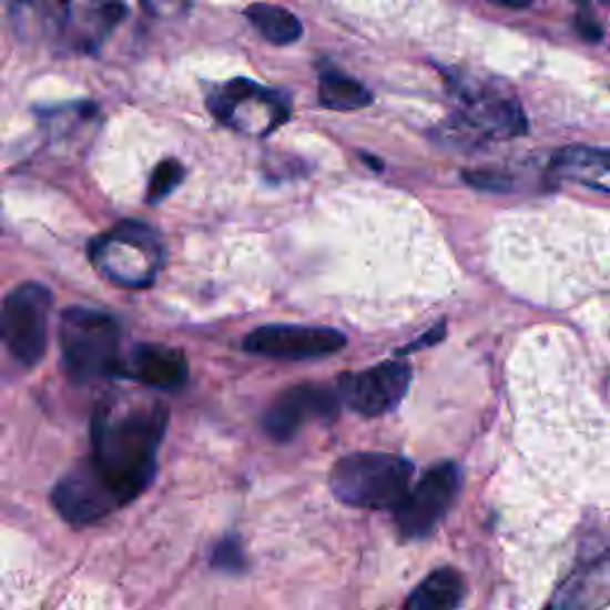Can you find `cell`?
Wrapping results in <instances>:
<instances>
[{"mask_svg":"<svg viewBox=\"0 0 610 610\" xmlns=\"http://www.w3.org/2000/svg\"><path fill=\"white\" fill-rule=\"evenodd\" d=\"M53 296L43 284L27 282L12 288L0 311V336L22 365L41 363L48 342V315Z\"/></svg>","mask_w":610,"mask_h":610,"instance_id":"4","label":"cell"},{"mask_svg":"<svg viewBox=\"0 0 610 610\" xmlns=\"http://www.w3.org/2000/svg\"><path fill=\"white\" fill-rule=\"evenodd\" d=\"M365 160H367V165H373V167H377V170H382V165H379V160L377 157H370V155H363Z\"/></svg>","mask_w":610,"mask_h":610,"instance_id":"24","label":"cell"},{"mask_svg":"<svg viewBox=\"0 0 610 610\" xmlns=\"http://www.w3.org/2000/svg\"><path fill=\"white\" fill-rule=\"evenodd\" d=\"M413 462L392 454H350L332 468L329 487L350 508L396 510L406 499Z\"/></svg>","mask_w":610,"mask_h":610,"instance_id":"2","label":"cell"},{"mask_svg":"<svg viewBox=\"0 0 610 610\" xmlns=\"http://www.w3.org/2000/svg\"><path fill=\"white\" fill-rule=\"evenodd\" d=\"M93 265L122 286H146L155 275L157 241L141 222H122L91 246Z\"/></svg>","mask_w":610,"mask_h":610,"instance_id":"5","label":"cell"},{"mask_svg":"<svg viewBox=\"0 0 610 610\" xmlns=\"http://www.w3.org/2000/svg\"><path fill=\"white\" fill-rule=\"evenodd\" d=\"M319 103L334 110H360L373 103V93L356 79L327 72L319 79Z\"/></svg>","mask_w":610,"mask_h":610,"instance_id":"17","label":"cell"},{"mask_svg":"<svg viewBox=\"0 0 610 610\" xmlns=\"http://www.w3.org/2000/svg\"><path fill=\"white\" fill-rule=\"evenodd\" d=\"M460 481L462 475L458 465L441 462L437 468H431L413 489H408L406 499L394 510L400 537L415 541L435 532L448 508L454 506Z\"/></svg>","mask_w":610,"mask_h":610,"instance_id":"6","label":"cell"},{"mask_svg":"<svg viewBox=\"0 0 610 610\" xmlns=\"http://www.w3.org/2000/svg\"><path fill=\"white\" fill-rule=\"evenodd\" d=\"M496 3H504L510 8H525V6H529V0H496Z\"/></svg>","mask_w":610,"mask_h":610,"instance_id":"23","label":"cell"},{"mask_svg":"<svg viewBox=\"0 0 610 610\" xmlns=\"http://www.w3.org/2000/svg\"><path fill=\"white\" fill-rule=\"evenodd\" d=\"M211 563H213V568L224 570V572H241V570H246V556H244V549H241L238 539L236 537L222 539L215 546Z\"/></svg>","mask_w":610,"mask_h":610,"instance_id":"19","label":"cell"},{"mask_svg":"<svg viewBox=\"0 0 610 610\" xmlns=\"http://www.w3.org/2000/svg\"><path fill=\"white\" fill-rule=\"evenodd\" d=\"M246 18L270 43H275V45H292L303 37L301 20L294 12H288L282 6L255 3L246 10Z\"/></svg>","mask_w":610,"mask_h":610,"instance_id":"16","label":"cell"},{"mask_svg":"<svg viewBox=\"0 0 610 610\" xmlns=\"http://www.w3.org/2000/svg\"><path fill=\"white\" fill-rule=\"evenodd\" d=\"M575 27H577V34L589 43H599L603 39V27L593 20L591 14H577Z\"/></svg>","mask_w":610,"mask_h":610,"instance_id":"21","label":"cell"},{"mask_svg":"<svg viewBox=\"0 0 610 610\" xmlns=\"http://www.w3.org/2000/svg\"><path fill=\"white\" fill-rule=\"evenodd\" d=\"M610 606V556L589 560L570 572L549 603V610H606Z\"/></svg>","mask_w":610,"mask_h":610,"instance_id":"13","label":"cell"},{"mask_svg":"<svg viewBox=\"0 0 610 610\" xmlns=\"http://www.w3.org/2000/svg\"><path fill=\"white\" fill-rule=\"evenodd\" d=\"M553 170L584 186L610 191V151L568 146L553 155Z\"/></svg>","mask_w":610,"mask_h":610,"instance_id":"15","label":"cell"},{"mask_svg":"<svg viewBox=\"0 0 610 610\" xmlns=\"http://www.w3.org/2000/svg\"><path fill=\"white\" fill-rule=\"evenodd\" d=\"M53 506L70 525H93L122 508V499L95 470L91 458L77 462L53 489Z\"/></svg>","mask_w":610,"mask_h":610,"instance_id":"7","label":"cell"},{"mask_svg":"<svg viewBox=\"0 0 610 610\" xmlns=\"http://www.w3.org/2000/svg\"><path fill=\"white\" fill-rule=\"evenodd\" d=\"M410 387V365L400 360L382 363L365 373L339 377V398L365 417H379L394 410Z\"/></svg>","mask_w":610,"mask_h":610,"instance_id":"9","label":"cell"},{"mask_svg":"<svg viewBox=\"0 0 610 610\" xmlns=\"http://www.w3.org/2000/svg\"><path fill=\"white\" fill-rule=\"evenodd\" d=\"M182 180H184V167L176 163V160H163V163H160L151 174L146 201L160 203L182 184Z\"/></svg>","mask_w":610,"mask_h":610,"instance_id":"18","label":"cell"},{"mask_svg":"<svg viewBox=\"0 0 610 610\" xmlns=\"http://www.w3.org/2000/svg\"><path fill=\"white\" fill-rule=\"evenodd\" d=\"M0 339H3V336H0Z\"/></svg>","mask_w":610,"mask_h":610,"instance_id":"25","label":"cell"},{"mask_svg":"<svg viewBox=\"0 0 610 610\" xmlns=\"http://www.w3.org/2000/svg\"><path fill=\"white\" fill-rule=\"evenodd\" d=\"M60 350L70 377L89 384L120 370V325L115 317L89 308L60 315Z\"/></svg>","mask_w":610,"mask_h":610,"instance_id":"3","label":"cell"},{"mask_svg":"<svg viewBox=\"0 0 610 610\" xmlns=\"http://www.w3.org/2000/svg\"><path fill=\"white\" fill-rule=\"evenodd\" d=\"M120 373L134 377L141 384H149L153 389L174 392L182 389L189 379V363L182 350L160 346V344H141L132 350L130 360L120 365Z\"/></svg>","mask_w":610,"mask_h":610,"instance_id":"12","label":"cell"},{"mask_svg":"<svg viewBox=\"0 0 610 610\" xmlns=\"http://www.w3.org/2000/svg\"><path fill=\"white\" fill-rule=\"evenodd\" d=\"M339 415V396L325 387L301 384L284 392L263 415V429L275 441H292L303 425L317 420H334Z\"/></svg>","mask_w":610,"mask_h":610,"instance_id":"10","label":"cell"},{"mask_svg":"<svg viewBox=\"0 0 610 610\" xmlns=\"http://www.w3.org/2000/svg\"><path fill=\"white\" fill-rule=\"evenodd\" d=\"M444 332H446V327H444V323H439L435 329H429V332H425L423 336H420V339H417V342H413L410 346H406V348H400V353H410V350H417V348H425V346H435V344H439L441 339H444Z\"/></svg>","mask_w":610,"mask_h":610,"instance_id":"22","label":"cell"},{"mask_svg":"<svg viewBox=\"0 0 610 610\" xmlns=\"http://www.w3.org/2000/svg\"><path fill=\"white\" fill-rule=\"evenodd\" d=\"M460 130L465 134H479L487 139H510L527 132V118L520 105L501 95L479 93L462 99Z\"/></svg>","mask_w":610,"mask_h":610,"instance_id":"11","label":"cell"},{"mask_svg":"<svg viewBox=\"0 0 610 610\" xmlns=\"http://www.w3.org/2000/svg\"><path fill=\"white\" fill-rule=\"evenodd\" d=\"M167 410L163 406L110 415H93L91 462L122 504L134 501L155 477L157 448L165 437Z\"/></svg>","mask_w":610,"mask_h":610,"instance_id":"1","label":"cell"},{"mask_svg":"<svg viewBox=\"0 0 610 610\" xmlns=\"http://www.w3.org/2000/svg\"><path fill=\"white\" fill-rule=\"evenodd\" d=\"M346 346V336L329 327H301V325H267L253 329L244 348L253 356L279 360H311L339 353Z\"/></svg>","mask_w":610,"mask_h":610,"instance_id":"8","label":"cell"},{"mask_svg":"<svg viewBox=\"0 0 610 610\" xmlns=\"http://www.w3.org/2000/svg\"><path fill=\"white\" fill-rule=\"evenodd\" d=\"M462 182L479 189V191H489V194H504V191L512 189L510 176L501 174V172H491V170H470L462 172Z\"/></svg>","mask_w":610,"mask_h":610,"instance_id":"20","label":"cell"},{"mask_svg":"<svg viewBox=\"0 0 610 610\" xmlns=\"http://www.w3.org/2000/svg\"><path fill=\"white\" fill-rule=\"evenodd\" d=\"M465 599V582L458 570L439 568L417 584L400 610H458Z\"/></svg>","mask_w":610,"mask_h":610,"instance_id":"14","label":"cell"}]
</instances>
